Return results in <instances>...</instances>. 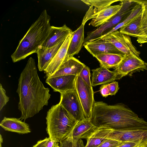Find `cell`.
Returning <instances> with one entry per match:
<instances>
[{
	"label": "cell",
	"instance_id": "9a60e30c",
	"mask_svg": "<svg viewBox=\"0 0 147 147\" xmlns=\"http://www.w3.org/2000/svg\"><path fill=\"white\" fill-rule=\"evenodd\" d=\"M86 65L73 57L65 59L58 70L49 78L65 75H79Z\"/></svg>",
	"mask_w": 147,
	"mask_h": 147
},
{
	"label": "cell",
	"instance_id": "8992f818",
	"mask_svg": "<svg viewBox=\"0 0 147 147\" xmlns=\"http://www.w3.org/2000/svg\"><path fill=\"white\" fill-rule=\"evenodd\" d=\"M114 69L120 79L136 72L147 70V63L134 54H125L120 63Z\"/></svg>",
	"mask_w": 147,
	"mask_h": 147
},
{
	"label": "cell",
	"instance_id": "f546056e",
	"mask_svg": "<svg viewBox=\"0 0 147 147\" xmlns=\"http://www.w3.org/2000/svg\"><path fill=\"white\" fill-rule=\"evenodd\" d=\"M9 100V97L6 94V92L0 84V111L2 109Z\"/></svg>",
	"mask_w": 147,
	"mask_h": 147
},
{
	"label": "cell",
	"instance_id": "f1b7e54d",
	"mask_svg": "<svg viewBox=\"0 0 147 147\" xmlns=\"http://www.w3.org/2000/svg\"><path fill=\"white\" fill-rule=\"evenodd\" d=\"M55 142L49 137L46 138L38 141L32 147H53Z\"/></svg>",
	"mask_w": 147,
	"mask_h": 147
},
{
	"label": "cell",
	"instance_id": "5b68a950",
	"mask_svg": "<svg viewBox=\"0 0 147 147\" xmlns=\"http://www.w3.org/2000/svg\"><path fill=\"white\" fill-rule=\"evenodd\" d=\"M121 7L115 15L94 30L89 33L84 43L100 38L114 27L124 21L131 13L133 8L138 3L136 0H121Z\"/></svg>",
	"mask_w": 147,
	"mask_h": 147
},
{
	"label": "cell",
	"instance_id": "cb8c5ba5",
	"mask_svg": "<svg viewBox=\"0 0 147 147\" xmlns=\"http://www.w3.org/2000/svg\"><path fill=\"white\" fill-rule=\"evenodd\" d=\"M113 129L104 127H98L87 140L85 147H98L107 138Z\"/></svg>",
	"mask_w": 147,
	"mask_h": 147
},
{
	"label": "cell",
	"instance_id": "9c48e42d",
	"mask_svg": "<svg viewBox=\"0 0 147 147\" xmlns=\"http://www.w3.org/2000/svg\"><path fill=\"white\" fill-rule=\"evenodd\" d=\"M112 43L125 55L132 54L140 57V52L133 45L130 36L119 30L112 32L100 38Z\"/></svg>",
	"mask_w": 147,
	"mask_h": 147
},
{
	"label": "cell",
	"instance_id": "4fadbf2b",
	"mask_svg": "<svg viewBox=\"0 0 147 147\" xmlns=\"http://www.w3.org/2000/svg\"><path fill=\"white\" fill-rule=\"evenodd\" d=\"M76 76L65 75L47 78L46 82L54 92L60 93L75 89V84Z\"/></svg>",
	"mask_w": 147,
	"mask_h": 147
},
{
	"label": "cell",
	"instance_id": "6da1fadb",
	"mask_svg": "<svg viewBox=\"0 0 147 147\" xmlns=\"http://www.w3.org/2000/svg\"><path fill=\"white\" fill-rule=\"evenodd\" d=\"M49 92L39 78L34 59L30 58L20 75L16 91L19 97L18 109L21 112L20 119L32 117L47 105Z\"/></svg>",
	"mask_w": 147,
	"mask_h": 147
},
{
	"label": "cell",
	"instance_id": "836d02e7",
	"mask_svg": "<svg viewBox=\"0 0 147 147\" xmlns=\"http://www.w3.org/2000/svg\"><path fill=\"white\" fill-rule=\"evenodd\" d=\"M100 91L102 96L105 97L110 95L109 90L106 84H103L100 87Z\"/></svg>",
	"mask_w": 147,
	"mask_h": 147
},
{
	"label": "cell",
	"instance_id": "52a82bcc",
	"mask_svg": "<svg viewBox=\"0 0 147 147\" xmlns=\"http://www.w3.org/2000/svg\"><path fill=\"white\" fill-rule=\"evenodd\" d=\"M60 93V103L79 122L85 118L83 109L76 89Z\"/></svg>",
	"mask_w": 147,
	"mask_h": 147
},
{
	"label": "cell",
	"instance_id": "603a6c76",
	"mask_svg": "<svg viewBox=\"0 0 147 147\" xmlns=\"http://www.w3.org/2000/svg\"><path fill=\"white\" fill-rule=\"evenodd\" d=\"M121 7V4L107 7L95 15L89 25L94 27L100 26L117 14Z\"/></svg>",
	"mask_w": 147,
	"mask_h": 147
},
{
	"label": "cell",
	"instance_id": "e575fe53",
	"mask_svg": "<svg viewBox=\"0 0 147 147\" xmlns=\"http://www.w3.org/2000/svg\"><path fill=\"white\" fill-rule=\"evenodd\" d=\"M147 145V140L142 142L137 146L134 147H145Z\"/></svg>",
	"mask_w": 147,
	"mask_h": 147
},
{
	"label": "cell",
	"instance_id": "30bf717a",
	"mask_svg": "<svg viewBox=\"0 0 147 147\" xmlns=\"http://www.w3.org/2000/svg\"><path fill=\"white\" fill-rule=\"evenodd\" d=\"M107 138L121 142H140L147 140V129L133 130L113 129Z\"/></svg>",
	"mask_w": 147,
	"mask_h": 147
},
{
	"label": "cell",
	"instance_id": "8d00e7d4",
	"mask_svg": "<svg viewBox=\"0 0 147 147\" xmlns=\"http://www.w3.org/2000/svg\"><path fill=\"white\" fill-rule=\"evenodd\" d=\"M59 146L58 143L55 142L53 147H59Z\"/></svg>",
	"mask_w": 147,
	"mask_h": 147
},
{
	"label": "cell",
	"instance_id": "ba28073f",
	"mask_svg": "<svg viewBox=\"0 0 147 147\" xmlns=\"http://www.w3.org/2000/svg\"><path fill=\"white\" fill-rule=\"evenodd\" d=\"M75 87L85 118L90 119L95 101L92 87L88 85L79 75L76 76Z\"/></svg>",
	"mask_w": 147,
	"mask_h": 147
},
{
	"label": "cell",
	"instance_id": "484cf974",
	"mask_svg": "<svg viewBox=\"0 0 147 147\" xmlns=\"http://www.w3.org/2000/svg\"><path fill=\"white\" fill-rule=\"evenodd\" d=\"M143 6L142 19V27L146 36L147 40V0H139Z\"/></svg>",
	"mask_w": 147,
	"mask_h": 147
},
{
	"label": "cell",
	"instance_id": "ffe728a7",
	"mask_svg": "<svg viewBox=\"0 0 147 147\" xmlns=\"http://www.w3.org/2000/svg\"><path fill=\"white\" fill-rule=\"evenodd\" d=\"M20 119L4 117L0 125L5 131L20 134H27L31 132L28 124Z\"/></svg>",
	"mask_w": 147,
	"mask_h": 147
},
{
	"label": "cell",
	"instance_id": "2e32d148",
	"mask_svg": "<svg viewBox=\"0 0 147 147\" xmlns=\"http://www.w3.org/2000/svg\"><path fill=\"white\" fill-rule=\"evenodd\" d=\"M72 32L67 36L44 71L47 78L49 77L56 71L65 59L71 38Z\"/></svg>",
	"mask_w": 147,
	"mask_h": 147
},
{
	"label": "cell",
	"instance_id": "7a4b0ae2",
	"mask_svg": "<svg viewBox=\"0 0 147 147\" xmlns=\"http://www.w3.org/2000/svg\"><path fill=\"white\" fill-rule=\"evenodd\" d=\"M90 119L98 127L115 130L147 129V122L121 103L110 105L94 101Z\"/></svg>",
	"mask_w": 147,
	"mask_h": 147
},
{
	"label": "cell",
	"instance_id": "5bb4252c",
	"mask_svg": "<svg viewBox=\"0 0 147 147\" xmlns=\"http://www.w3.org/2000/svg\"><path fill=\"white\" fill-rule=\"evenodd\" d=\"M142 11L143 9L139 15L119 30L121 33L137 38V41L140 44L147 43L146 36L142 27Z\"/></svg>",
	"mask_w": 147,
	"mask_h": 147
},
{
	"label": "cell",
	"instance_id": "e0dca14e",
	"mask_svg": "<svg viewBox=\"0 0 147 147\" xmlns=\"http://www.w3.org/2000/svg\"><path fill=\"white\" fill-rule=\"evenodd\" d=\"M72 32L65 24L60 27L51 26L47 37L41 46L46 48L54 46L65 40Z\"/></svg>",
	"mask_w": 147,
	"mask_h": 147
},
{
	"label": "cell",
	"instance_id": "44dd1931",
	"mask_svg": "<svg viewBox=\"0 0 147 147\" xmlns=\"http://www.w3.org/2000/svg\"><path fill=\"white\" fill-rule=\"evenodd\" d=\"M119 0H82L85 4L90 6L84 17L82 24L85 25L88 20L92 19L95 15L107 7L116 2L120 1Z\"/></svg>",
	"mask_w": 147,
	"mask_h": 147
},
{
	"label": "cell",
	"instance_id": "1f68e13d",
	"mask_svg": "<svg viewBox=\"0 0 147 147\" xmlns=\"http://www.w3.org/2000/svg\"><path fill=\"white\" fill-rule=\"evenodd\" d=\"M109 90L110 95H115L117 92L119 88V87L118 82L114 81L111 83L106 84Z\"/></svg>",
	"mask_w": 147,
	"mask_h": 147
},
{
	"label": "cell",
	"instance_id": "d590c367",
	"mask_svg": "<svg viewBox=\"0 0 147 147\" xmlns=\"http://www.w3.org/2000/svg\"><path fill=\"white\" fill-rule=\"evenodd\" d=\"M3 139L2 137L1 134L0 136V147H2V144L3 143Z\"/></svg>",
	"mask_w": 147,
	"mask_h": 147
},
{
	"label": "cell",
	"instance_id": "7c38bea8",
	"mask_svg": "<svg viewBox=\"0 0 147 147\" xmlns=\"http://www.w3.org/2000/svg\"><path fill=\"white\" fill-rule=\"evenodd\" d=\"M98 128L92 123L90 119L85 118L77 122L68 137L74 142L80 139H87Z\"/></svg>",
	"mask_w": 147,
	"mask_h": 147
},
{
	"label": "cell",
	"instance_id": "3957f363",
	"mask_svg": "<svg viewBox=\"0 0 147 147\" xmlns=\"http://www.w3.org/2000/svg\"><path fill=\"white\" fill-rule=\"evenodd\" d=\"M51 17L46 9L41 13L38 19L31 25L19 43L11 57L15 63L36 53L47 37L51 27Z\"/></svg>",
	"mask_w": 147,
	"mask_h": 147
},
{
	"label": "cell",
	"instance_id": "4dcf8cb0",
	"mask_svg": "<svg viewBox=\"0 0 147 147\" xmlns=\"http://www.w3.org/2000/svg\"><path fill=\"white\" fill-rule=\"evenodd\" d=\"M123 142L107 138L98 147H116Z\"/></svg>",
	"mask_w": 147,
	"mask_h": 147
},
{
	"label": "cell",
	"instance_id": "83f0119b",
	"mask_svg": "<svg viewBox=\"0 0 147 147\" xmlns=\"http://www.w3.org/2000/svg\"><path fill=\"white\" fill-rule=\"evenodd\" d=\"M79 76L88 85L92 87L90 78V69L88 67L85 65L82 70Z\"/></svg>",
	"mask_w": 147,
	"mask_h": 147
},
{
	"label": "cell",
	"instance_id": "7402d4cb",
	"mask_svg": "<svg viewBox=\"0 0 147 147\" xmlns=\"http://www.w3.org/2000/svg\"><path fill=\"white\" fill-rule=\"evenodd\" d=\"M84 25L82 24L76 30L72 32L65 59L73 57L80 52L84 42Z\"/></svg>",
	"mask_w": 147,
	"mask_h": 147
},
{
	"label": "cell",
	"instance_id": "4316f807",
	"mask_svg": "<svg viewBox=\"0 0 147 147\" xmlns=\"http://www.w3.org/2000/svg\"><path fill=\"white\" fill-rule=\"evenodd\" d=\"M59 147H85V146L81 139L76 142H74L70 138L67 137L60 142Z\"/></svg>",
	"mask_w": 147,
	"mask_h": 147
},
{
	"label": "cell",
	"instance_id": "d6a6232c",
	"mask_svg": "<svg viewBox=\"0 0 147 147\" xmlns=\"http://www.w3.org/2000/svg\"><path fill=\"white\" fill-rule=\"evenodd\" d=\"M146 140L140 142H123L122 144L116 147H134L139 144L142 142Z\"/></svg>",
	"mask_w": 147,
	"mask_h": 147
},
{
	"label": "cell",
	"instance_id": "74e56055",
	"mask_svg": "<svg viewBox=\"0 0 147 147\" xmlns=\"http://www.w3.org/2000/svg\"><path fill=\"white\" fill-rule=\"evenodd\" d=\"M145 147H147V145L146 146H145Z\"/></svg>",
	"mask_w": 147,
	"mask_h": 147
},
{
	"label": "cell",
	"instance_id": "ac0fdd59",
	"mask_svg": "<svg viewBox=\"0 0 147 147\" xmlns=\"http://www.w3.org/2000/svg\"><path fill=\"white\" fill-rule=\"evenodd\" d=\"M65 40L52 47L46 48L41 46L39 47L36 53L38 58V66L39 71H45Z\"/></svg>",
	"mask_w": 147,
	"mask_h": 147
},
{
	"label": "cell",
	"instance_id": "d4e9b609",
	"mask_svg": "<svg viewBox=\"0 0 147 147\" xmlns=\"http://www.w3.org/2000/svg\"><path fill=\"white\" fill-rule=\"evenodd\" d=\"M124 55L105 53L97 55L95 57L100 63V67L114 69L122 61Z\"/></svg>",
	"mask_w": 147,
	"mask_h": 147
},
{
	"label": "cell",
	"instance_id": "d6986e66",
	"mask_svg": "<svg viewBox=\"0 0 147 147\" xmlns=\"http://www.w3.org/2000/svg\"><path fill=\"white\" fill-rule=\"evenodd\" d=\"M92 71V87L107 84L120 79L119 76L114 70L111 71L105 67H100Z\"/></svg>",
	"mask_w": 147,
	"mask_h": 147
},
{
	"label": "cell",
	"instance_id": "8fae6325",
	"mask_svg": "<svg viewBox=\"0 0 147 147\" xmlns=\"http://www.w3.org/2000/svg\"><path fill=\"white\" fill-rule=\"evenodd\" d=\"M83 46L94 57L98 55L105 53L125 55L112 43L102 38L84 43Z\"/></svg>",
	"mask_w": 147,
	"mask_h": 147
},
{
	"label": "cell",
	"instance_id": "277c9868",
	"mask_svg": "<svg viewBox=\"0 0 147 147\" xmlns=\"http://www.w3.org/2000/svg\"><path fill=\"white\" fill-rule=\"evenodd\" d=\"M46 119L49 137L57 143L68 137L78 122L60 103L48 110Z\"/></svg>",
	"mask_w": 147,
	"mask_h": 147
}]
</instances>
